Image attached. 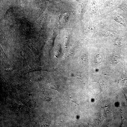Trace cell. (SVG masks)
<instances>
[{"instance_id":"obj_1","label":"cell","mask_w":127,"mask_h":127,"mask_svg":"<svg viewBox=\"0 0 127 127\" xmlns=\"http://www.w3.org/2000/svg\"><path fill=\"white\" fill-rule=\"evenodd\" d=\"M117 32L111 30H105L102 32V35L105 36H115Z\"/></svg>"},{"instance_id":"obj_2","label":"cell","mask_w":127,"mask_h":127,"mask_svg":"<svg viewBox=\"0 0 127 127\" xmlns=\"http://www.w3.org/2000/svg\"><path fill=\"white\" fill-rule=\"evenodd\" d=\"M113 19L116 22L122 25L124 27L126 26V23L124 20L118 15H115L113 17Z\"/></svg>"},{"instance_id":"obj_3","label":"cell","mask_w":127,"mask_h":127,"mask_svg":"<svg viewBox=\"0 0 127 127\" xmlns=\"http://www.w3.org/2000/svg\"><path fill=\"white\" fill-rule=\"evenodd\" d=\"M113 43L115 45L118 47H121L123 45V40L119 37H117L115 38L113 41Z\"/></svg>"},{"instance_id":"obj_4","label":"cell","mask_w":127,"mask_h":127,"mask_svg":"<svg viewBox=\"0 0 127 127\" xmlns=\"http://www.w3.org/2000/svg\"><path fill=\"white\" fill-rule=\"evenodd\" d=\"M119 61L118 57L115 56H111L110 59V61L111 62L114 64H116L118 63Z\"/></svg>"},{"instance_id":"obj_5","label":"cell","mask_w":127,"mask_h":127,"mask_svg":"<svg viewBox=\"0 0 127 127\" xmlns=\"http://www.w3.org/2000/svg\"><path fill=\"white\" fill-rule=\"evenodd\" d=\"M118 8L124 12L127 11V4H126L122 3Z\"/></svg>"},{"instance_id":"obj_6","label":"cell","mask_w":127,"mask_h":127,"mask_svg":"<svg viewBox=\"0 0 127 127\" xmlns=\"http://www.w3.org/2000/svg\"><path fill=\"white\" fill-rule=\"evenodd\" d=\"M71 101L74 102V103H75V104H78H78H77V103H77V102H76L77 101H72V100H71Z\"/></svg>"}]
</instances>
